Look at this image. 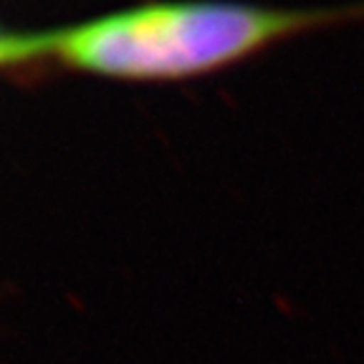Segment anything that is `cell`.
Listing matches in <instances>:
<instances>
[{
  "label": "cell",
  "mask_w": 364,
  "mask_h": 364,
  "mask_svg": "<svg viewBox=\"0 0 364 364\" xmlns=\"http://www.w3.org/2000/svg\"><path fill=\"white\" fill-rule=\"evenodd\" d=\"M364 21V3L261 8L245 3H159L56 31L63 63L112 79H182L240 61L314 28Z\"/></svg>",
  "instance_id": "1"
},
{
  "label": "cell",
  "mask_w": 364,
  "mask_h": 364,
  "mask_svg": "<svg viewBox=\"0 0 364 364\" xmlns=\"http://www.w3.org/2000/svg\"><path fill=\"white\" fill-rule=\"evenodd\" d=\"M56 33H8L0 28V68L26 63L31 58L51 56Z\"/></svg>",
  "instance_id": "2"
}]
</instances>
